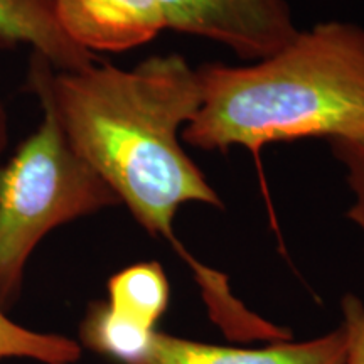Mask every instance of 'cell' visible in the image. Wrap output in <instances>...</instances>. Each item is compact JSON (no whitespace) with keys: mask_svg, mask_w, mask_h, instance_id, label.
<instances>
[{"mask_svg":"<svg viewBox=\"0 0 364 364\" xmlns=\"http://www.w3.org/2000/svg\"><path fill=\"white\" fill-rule=\"evenodd\" d=\"M27 83L136 223L184 253L174 235L177 211L189 203L223 206L182 145V130L201 107L198 70L174 53L132 70L95 61L59 71L33 53Z\"/></svg>","mask_w":364,"mask_h":364,"instance_id":"cell-1","label":"cell"},{"mask_svg":"<svg viewBox=\"0 0 364 364\" xmlns=\"http://www.w3.org/2000/svg\"><path fill=\"white\" fill-rule=\"evenodd\" d=\"M201 107L182 142L201 150L299 139L364 140V27L326 21L247 65L204 63Z\"/></svg>","mask_w":364,"mask_h":364,"instance_id":"cell-2","label":"cell"},{"mask_svg":"<svg viewBox=\"0 0 364 364\" xmlns=\"http://www.w3.org/2000/svg\"><path fill=\"white\" fill-rule=\"evenodd\" d=\"M43 122L0 166V309L21 292L26 263L54 228L118 206L115 193L73 149L49 105Z\"/></svg>","mask_w":364,"mask_h":364,"instance_id":"cell-3","label":"cell"},{"mask_svg":"<svg viewBox=\"0 0 364 364\" xmlns=\"http://www.w3.org/2000/svg\"><path fill=\"white\" fill-rule=\"evenodd\" d=\"M70 38L86 51H129L174 31L215 41L245 61L277 53L295 38L287 0H58Z\"/></svg>","mask_w":364,"mask_h":364,"instance_id":"cell-4","label":"cell"},{"mask_svg":"<svg viewBox=\"0 0 364 364\" xmlns=\"http://www.w3.org/2000/svg\"><path fill=\"white\" fill-rule=\"evenodd\" d=\"M348 332L338 329L304 343L260 349L226 348L156 331L147 353L134 364H346Z\"/></svg>","mask_w":364,"mask_h":364,"instance_id":"cell-5","label":"cell"},{"mask_svg":"<svg viewBox=\"0 0 364 364\" xmlns=\"http://www.w3.org/2000/svg\"><path fill=\"white\" fill-rule=\"evenodd\" d=\"M29 44L59 71H76L97 61L70 38L58 16V0H0V44ZM9 144L7 113L0 103V159Z\"/></svg>","mask_w":364,"mask_h":364,"instance_id":"cell-6","label":"cell"},{"mask_svg":"<svg viewBox=\"0 0 364 364\" xmlns=\"http://www.w3.org/2000/svg\"><path fill=\"white\" fill-rule=\"evenodd\" d=\"M107 290L113 312L152 331L169 307V280L157 262L124 268L108 280Z\"/></svg>","mask_w":364,"mask_h":364,"instance_id":"cell-7","label":"cell"},{"mask_svg":"<svg viewBox=\"0 0 364 364\" xmlns=\"http://www.w3.org/2000/svg\"><path fill=\"white\" fill-rule=\"evenodd\" d=\"M156 331L113 312L107 302H95L81 322L80 336L91 351L122 364H134L147 353Z\"/></svg>","mask_w":364,"mask_h":364,"instance_id":"cell-8","label":"cell"},{"mask_svg":"<svg viewBox=\"0 0 364 364\" xmlns=\"http://www.w3.org/2000/svg\"><path fill=\"white\" fill-rule=\"evenodd\" d=\"M81 348L63 336L39 334L11 321L0 309V359L31 358L44 364L78 361Z\"/></svg>","mask_w":364,"mask_h":364,"instance_id":"cell-9","label":"cell"},{"mask_svg":"<svg viewBox=\"0 0 364 364\" xmlns=\"http://www.w3.org/2000/svg\"><path fill=\"white\" fill-rule=\"evenodd\" d=\"M334 157L343 164L346 182L353 201L346 216L351 220L364 240V140H339L331 142Z\"/></svg>","mask_w":364,"mask_h":364,"instance_id":"cell-10","label":"cell"},{"mask_svg":"<svg viewBox=\"0 0 364 364\" xmlns=\"http://www.w3.org/2000/svg\"><path fill=\"white\" fill-rule=\"evenodd\" d=\"M343 326L348 332L346 364H364V302L356 295H346L341 302Z\"/></svg>","mask_w":364,"mask_h":364,"instance_id":"cell-11","label":"cell"}]
</instances>
